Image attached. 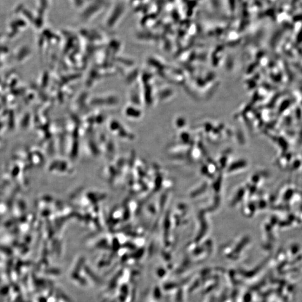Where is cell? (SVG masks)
Listing matches in <instances>:
<instances>
[{
	"mask_svg": "<svg viewBox=\"0 0 302 302\" xmlns=\"http://www.w3.org/2000/svg\"><path fill=\"white\" fill-rule=\"evenodd\" d=\"M39 302H46V299L44 298V297H41V298H39Z\"/></svg>",
	"mask_w": 302,
	"mask_h": 302,
	"instance_id": "2",
	"label": "cell"
},
{
	"mask_svg": "<svg viewBox=\"0 0 302 302\" xmlns=\"http://www.w3.org/2000/svg\"><path fill=\"white\" fill-rule=\"evenodd\" d=\"M8 292H9V288L7 287H4L0 290V294L5 295L6 294H7Z\"/></svg>",
	"mask_w": 302,
	"mask_h": 302,
	"instance_id": "1",
	"label": "cell"
}]
</instances>
